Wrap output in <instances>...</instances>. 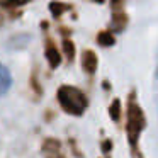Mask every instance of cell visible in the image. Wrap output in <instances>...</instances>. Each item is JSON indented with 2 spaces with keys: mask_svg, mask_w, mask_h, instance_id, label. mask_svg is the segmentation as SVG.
<instances>
[{
  "mask_svg": "<svg viewBox=\"0 0 158 158\" xmlns=\"http://www.w3.org/2000/svg\"><path fill=\"white\" fill-rule=\"evenodd\" d=\"M31 0H5V5L7 7H21V5H26Z\"/></svg>",
  "mask_w": 158,
  "mask_h": 158,
  "instance_id": "10",
  "label": "cell"
},
{
  "mask_svg": "<svg viewBox=\"0 0 158 158\" xmlns=\"http://www.w3.org/2000/svg\"><path fill=\"white\" fill-rule=\"evenodd\" d=\"M99 43L102 46H112L114 44L112 32H100V34H99Z\"/></svg>",
  "mask_w": 158,
  "mask_h": 158,
  "instance_id": "7",
  "label": "cell"
},
{
  "mask_svg": "<svg viewBox=\"0 0 158 158\" xmlns=\"http://www.w3.org/2000/svg\"><path fill=\"white\" fill-rule=\"evenodd\" d=\"M63 46H65V51H66V56H68V60H73V55H75V48H73V43H70V41H63Z\"/></svg>",
  "mask_w": 158,
  "mask_h": 158,
  "instance_id": "9",
  "label": "cell"
},
{
  "mask_svg": "<svg viewBox=\"0 0 158 158\" xmlns=\"http://www.w3.org/2000/svg\"><path fill=\"white\" fill-rule=\"evenodd\" d=\"M94 2H99V4H102V2H104V0H94Z\"/></svg>",
  "mask_w": 158,
  "mask_h": 158,
  "instance_id": "12",
  "label": "cell"
},
{
  "mask_svg": "<svg viewBox=\"0 0 158 158\" xmlns=\"http://www.w3.org/2000/svg\"><path fill=\"white\" fill-rule=\"evenodd\" d=\"M10 87H12V75L7 66L0 63V97L5 95Z\"/></svg>",
  "mask_w": 158,
  "mask_h": 158,
  "instance_id": "3",
  "label": "cell"
},
{
  "mask_svg": "<svg viewBox=\"0 0 158 158\" xmlns=\"http://www.w3.org/2000/svg\"><path fill=\"white\" fill-rule=\"evenodd\" d=\"M109 114L114 121H119V117H121V100L119 99H116L112 102V106H110V109H109Z\"/></svg>",
  "mask_w": 158,
  "mask_h": 158,
  "instance_id": "6",
  "label": "cell"
},
{
  "mask_svg": "<svg viewBox=\"0 0 158 158\" xmlns=\"http://www.w3.org/2000/svg\"><path fill=\"white\" fill-rule=\"evenodd\" d=\"M83 68L89 73H95L97 70V56L94 51H85L83 53Z\"/></svg>",
  "mask_w": 158,
  "mask_h": 158,
  "instance_id": "4",
  "label": "cell"
},
{
  "mask_svg": "<svg viewBox=\"0 0 158 158\" xmlns=\"http://www.w3.org/2000/svg\"><path fill=\"white\" fill-rule=\"evenodd\" d=\"M143 127H144V116H143V110L141 107L134 102V99L129 100L127 104V124H126V133H127V139H129L131 148H136L138 143V138L139 134L143 133Z\"/></svg>",
  "mask_w": 158,
  "mask_h": 158,
  "instance_id": "2",
  "label": "cell"
},
{
  "mask_svg": "<svg viewBox=\"0 0 158 158\" xmlns=\"http://www.w3.org/2000/svg\"><path fill=\"white\" fill-rule=\"evenodd\" d=\"M58 100L63 110H66L72 116H82L87 109V97L82 90L72 85H63L58 90Z\"/></svg>",
  "mask_w": 158,
  "mask_h": 158,
  "instance_id": "1",
  "label": "cell"
},
{
  "mask_svg": "<svg viewBox=\"0 0 158 158\" xmlns=\"http://www.w3.org/2000/svg\"><path fill=\"white\" fill-rule=\"evenodd\" d=\"M46 58H48V63H49L51 68H56V66L61 63V56H60L58 49L53 44H48V48H46Z\"/></svg>",
  "mask_w": 158,
  "mask_h": 158,
  "instance_id": "5",
  "label": "cell"
},
{
  "mask_svg": "<svg viewBox=\"0 0 158 158\" xmlns=\"http://www.w3.org/2000/svg\"><path fill=\"white\" fill-rule=\"evenodd\" d=\"M156 83H158V75H156Z\"/></svg>",
  "mask_w": 158,
  "mask_h": 158,
  "instance_id": "13",
  "label": "cell"
},
{
  "mask_svg": "<svg viewBox=\"0 0 158 158\" xmlns=\"http://www.w3.org/2000/svg\"><path fill=\"white\" fill-rule=\"evenodd\" d=\"M109 148H110V143H106V144H104V151H107Z\"/></svg>",
  "mask_w": 158,
  "mask_h": 158,
  "instance_id": "11",
  "label": "cell"
},
{
  "mask_svg": "<svg viewBox=\"0 0 158 158\" xmlns=\"http://www.w3.org/2000/svg\"><path fill=\"white\" fill-rule=\"evenodd\" d=\"M65 9H68V5H63V4H56V2H53V4H49V10L53 12V15L55 17H58L60 14H61Z\"/></svg>",
  "mask_w": 158,
  "mask_h": 158,
  "instance_id": "8",
  "label": "cell"
}]
</instances>
